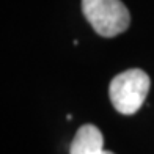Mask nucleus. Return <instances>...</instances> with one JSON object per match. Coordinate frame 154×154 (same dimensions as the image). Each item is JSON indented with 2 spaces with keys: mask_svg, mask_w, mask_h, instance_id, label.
Returning a JSON list of instances; mask_svg holds the SVG:
<instances>
[{
  "mask_svg": "<svg viewBox=\"0 0 154 154\" xmlns=\"http://www.w3.org/2000/svg\"><path fill=\"white\" fill-rule=\"evenodd\" d=\"M149 91V77L142 69H128L115 75L109 87L112 106L123 115H134L140 110Z\"/></svg>",
  "mask_w": 154,
  "mask_h": 154,
  "instance_id": "f257e3e1",
  "label": "nucleus"
},
{
  "mask_svg": "<svg viewBox=\"0 0 154 154\" xmlns=\"http://www.w3.org/2000/svg\"><path fill=\"white\" fill-rule=\"evenodd\" d=\"M82 13L104 38L123 33L131 24V14L121 0H82Z\"/></svg>",
  "mask_w": 154,
  "mask_h": 154,
  "instance_id": "f03ea898",
  "label": "nucleus"
},
{
  "mask_svg": "<svg viewBox=\"0 0 154 154\" xmlns=\"http://www.w3.org/2000/svg\"><path fill=\"white\" fill-rule=\"evenodd\" d=\"M69 154H115L104 149V137L93 124H83L72 138Z\"/></svg>",
  "mask_w": 154,
  "mask_h": 154,
  "instance_id": "7ed1b4c3",
  "label": "nucleus"
}]
</instances>
